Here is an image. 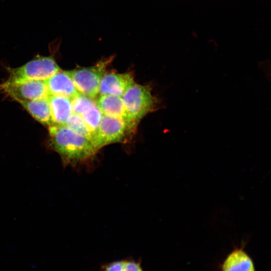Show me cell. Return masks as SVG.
I'll use <instances>...</instances> for the list:
<instances>
[{"instance_id": "6da1fadb", "label": "cell", "mask_w": 271, "mask_h": 271, "mask_svg": "<svg viewBox=\"0 0 271 271\" xmlns=\"http://www.w3.org/2000/svg\"><path fill=\"white\" fill-rule=\"evenodd\" d=\"M48 128L50 144L66 165L86 162L98 151L89 140L65 125L53 124Z\"/></svg>"}, {"instance_id": "7a4b0ae2", "label": "cell", "mask_w": 271, "mask_h": 271, "mask_svg": "<svg viewBox=\"0 0 271 271\" xmlns=\"http://www.w3.org/2000/svg\"><path fill=\"white\" fill-rule=\"evenodd\" d=\"M131 127L136 132L141 119L147 114L158 108L159 100L152 92L149 85L136 83L122 96Z\"/></svg>"}, {"instance_id": "3957f363", "label": "cell", "mask_w": 271, "mask_h": 271, "mask_svg": "<svg viewBox=\"0 0 271 271\" xmlns=\"http://www.w3.org/2000/svg\"><path fill=\"white\" fill-rule=\"evenodd\" d=\"M61 69L52 56L37 57L17 68L8 69L9 77L2 84L45 80Z\"/></svg>"}, {"instance_id": "277c9868", "label": "cell", "mask_w": 271, "mask_h": 271, "mask_svg": "<svg viewBox=\"0 0 271 271\" xmlns=\"http://www.w3.org/2000/svg\"><path fill=\"white\" fill-rule=\"evenodd\" d=\"M114 56L103 58L93 66L67 71L79 92L95 99L99 95L101 80Z\"/></svg>"}, {"instance_id": "5b68a950", "label": "cell", "mask_w": 271, "mask_h": 271, "mask_svg": "<svg viewBox=\"0 0 271 271\" xmlns=\"http://www.w3.org/2000/svg\"><path fill=\"white\" fill-rule=\"evenodd\" d=\"M134 134L123 119L102 114L97 131L94 147L97 151L109 144L126 142Z\"/></svg>"}, {"instance_id": "8992f818", "label": "cell", "mask_w": 271, "mask_h": 271, "mask_svg": "<svg viewBox=\"0 0 271 271\" xmlns=\"http://www.w3.org/2000/svg\"><path fill=\"white\" fill-rule=\"evenodd\" d=\"M0 92L5 93L18 102L49 96L45 80L31 81L6 85L0 84Z\"/></svg>"}, {"instance_id": "52a82bcc", "label": "cell", "mask_w": 271, "mask_h": 271, "mask_svg": "<svg viewBox=\"0 0 271 271\" xmlns=\"http://www.w3.org/2000/svg\"><path fill=\"white\" fill-rule=\"evenodd\" d=\"M135 83L130 72L105 73L99 88V95L111 94L122 97L126 91Z\"/></svg>"}, {"instance_id": "ba28073f", "label": "cell", "mask_w": 271, "mask_h": 271, "mask_svg": "<svg viewBox=\"0 0 271 271\" xmlns=\"http://www.w3.org/2000/svg\"><path fill=\"white\" fill-rule=\"evenodd\" d=\"M49 95H56L72 99L80 93L67 71L56 73L45 80Z\"/></svg>"}, {"instance_id": "9c48e42d", "label": "cell", "mask_w": 271, "mask_h": 271, "mask_svg": "<svg viewBox=\"0 0 271 271\" xmlns=\"http://www.w3.org/2000/svg\"><path fill=\"white\" fill-rule=\"evenodd\" d=\"M96 103L102 114L123 119L127 123L131 130L134 134V132L131 127L121 97L111 94L99 95Z\"/></svg>"}, {"instance_id": "30bf717a", "label": "cell", "mask_w": 271, "mask_h": 271, "mask_svg": "<svg viewBox=\"0 0 271 271\" xmlns=\"http://www.w3.org/2000/svg\"><path fill=\"white\" fill-rule=\"evenodd\" d=\"M18 102L42 124L48 127L53 124L48 97Z\"/></svg>"}, {"instance_id": "8fae6325", "label": "cell", "mask_w": 271, "mask_h": 271, "mask_svg": "<svg viewBox=\"0 0 271 271\" xmlns=\"http://www.w3.org/2000/svg\"><path fill=\"white\" fill-rule=\"evenodd\" d=\"M221 271H255L252 260L242 246L235 247L221 266Z\"/></svg>"}, {"instance_id": "7c38bea8", "label": "cell", "mask_w": 271, "mask_h": 271, "mask_svg": "<svg viewBox=\"0 0 271 271\" xmlns=\"http://www.w3.org/2000/svg\"><path fill=\"white\" fill-rule=\"evenodd\" d=\"M53 124L65 125L72 113V99L61 96L49 95Z\"/></svg>"}, {"instance_id": "4fadbf2b", "label": "cell", "mask_w": 271, "mask_h": 271, "mask_svg": "<svg viewBox=\"0 0 271 271\" xmlns=\"http://www.w3.org/2000/svg\"><path fill=\"white\" fill-rule=\"evenodd\" d=\"M79 115L81 117L92 133L94 146L96 134L102 115L96 104V100H94L85 107Z\"/></svg>"}, {"instance_id": "5bb4252c", "label": "cell", "mask_w": 271, "mask_h": 271, "mask_svg": "<svg viewBox=\"0 0 271 271\" xmlns=\"http://www.w3.org/2000/svg\"><path fill=\"white\" fill-rule=\"evenodd\" d=\"M99 271H144L142 266V260H135L127 257L103 264Z\"/></svg>"}, {"instance_id": "9a60e30c", "label": "cell", "mask_w": 271, "mask_h": 271, "mask_svg": "<svg viewBox=\"0 0 271 271\" xmlns=\"http://www.w3.org/2000/svg\"><path fill=\"white\" fill-rule=\"evenodd\" d=\"M65 125L87 138L93 144V136L80 116L72 113L67 120Z\"/></svg>"}]
</instances>
